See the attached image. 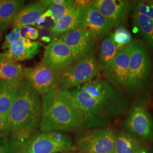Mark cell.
Listing matches in <instances>:
<instances>
[{"label": "cell", "mask_w": 153, "mask_h": 153, "mask_svg": "<svg viewBox=\"0 0 153 153\" xmlns=\"http://www.w3.org/2000/svg\"><path fill=\"white\" fill-rule=\"evenodd\" d=\"M83 129L102 127L123 115L129 99L105 79L96 78L69 90Z\"/></svg>", "instance_id": "obj_1"}, {"label": "cell", "mask_w": 153, "mask_h": 153, "mask_svg": "<svg viewBox=\"0 0 153 153\" xmlns=\"http://www.w3.org/2000/svg\"><path fill=\"white\" fill-rule=\"evenodd\" d=\"M42 110L41 95L24 79L9 113L11 139L22 142L38 132Z\"/></svg>", "instance_id": "obj_2"}, {"label": "cell", "mask_w": 153, "mask_h": 153, "mask_svg": "<svg viewBox=\"0 0 153 153\" xmlns=\"http://www.w3.org/2000/svg\"><path fill=\"white\" fill-rule=\"evenodd\" d=\"M81 123L69 90L55 88L42 95L41 132H68L80 129Z\"/></svg>", "instance_id": "obj_3"}, {"label": "cell", "mask_w": 153, "mask_h": 153, "mask_svg": "<svg viewBox=\"0 0 153 153\" xmlns=\"http://www.w3.org/2000/svg\"><path fill=\"white\" fill-rule=\"evenodd\" d=\"M10 141L24 153H60L74 149L71 137L61 131H38L24 141Z\"/></svg>", "instance_id": "obj_4"}, {"label": "cell", "mask_w": 153, "mask_h": 153, "mask_svg": "<svg viewBox=\"0 0 153 153\" xmlns=\"http://www.w3.org/2000/svg\"><path fill=\"white\" fill-rule=\"evenodd\" d=\"M129 76L126 91L136 94L142 90L151 75L152 64L142 42L133 39L129 45Z\"/></svg>", "instance_id": "obj_5"}, {"label": "cell", "mask_w": 153, "mask_h": 153, "mask_svg": "<svg viewBox=\"0 0 153 153\" xmlns=\"http://www.w3.org/2000/svg\"><path fill=\"white\" fill-rule=\"evenodd\" d=\"M100 70L95 50L61 69L59 88L69 90L95 78Z\"/></svg>", "instance_id": "obj_6"}, {"label": "cell", "mask_w": 153, "mask_h": 153, "mask_svg": "<svg viewBox=\"0 0 153 153\" xmlns=\"http://www.w3.org/2000/svg\"><path fill=\"white\" fill-rule=\"evenodd\" d=\"M115 135L109 128L85 129L77 133L76 148L80 153H114Z\"/></svg>", "instance_id": "obj_7"}, {"label": "cell", "mask_w": 153, "mask_h": 153, "mask_svg": "<svg viewBox=\"0 0 153 153\" xmlns=\"http://www.w3.org/2000/svg\"><path fill=\"white\" fill-rule=\"evenodd\" d=\"M124 126L127 131L145 141L153 137V123L147 107L142 103L133 104L126 114Z\"/></svg>", "instance_id": "obj_8"}, {"label": "cell", "mask_w": 153, "mask_h": 153, "mask_svg": "<svg viewBox=\"0 0 153 153\" xmlns=\"http://www.w3.org/2000/svg\"><path fill=\"white\" fill-rule=\"evenodd\" d=\"M24 79L40 95L59 88L60 71L49 68L42 64L30 68H23Z\"/></svg>", "instance_id": "obj_9"}, {"label": "cell", "mask_w": 153, "mask_h": 153, "mask_svg": "<svg viewBox=\"0 0 153 153\" xmlns=\"http://www.w3.org/2000/svg\"><path fill=\"white\" fill-rule=\"evenodd\" d=\"M128 46L119 50L114 59L102 71L105 80L120 92L126 91L127 88L129 59Z\"/></svg>", "instance_id": "obj_10"}, {"label": "cell", "mask_w": 153, "mask_h": 153, "mask_svg": "<svg viewBox=\"0 0 153 153\" xmlns=\"http://www.w3.org/2000/svg\"><path fill=\"white\" fill-rule=\"evenodd\" d=\"M79 28L98 39L104 38L113 29L109 22L96 9L90 4L77 6Z\"/></svg>", "instance_id": "obj_11"}, {"label": "cell", "mask_w": 153, "mask_h": 153, "mask_svg": "<svg viewBox=\"0 0 153 153\" xmlns=\"http://www.w3.org/2000/svg\"><path fill=\"white\" fill-rule=\"evenodd\" d=\"M90 4L109 22L112 28L124 24L131 11V2L126 0H93Z\"/></svg>", "instance_id": "obj_12"}, {"label": "cell", "mask_w": 153, "mask_h": 153, "mask_svg": "<svg viewBox=\"0 0 153 153\" xmlns=\"http://www.w3.org/2000/svg\"><path fill=\"white\" fill-rule=\"evenodd\" d=\"M59 39L71 50L74 62L94 50L98 40L90 33L80 28L65 33Z\"/></svg>", "instance_id": "obj_13"}, {"label": "cell", "mask_w": 153, "mask_h": 153, "mask_svg": "<svg viewBox=\"0 0 153 153\" xmlns=\"http://www.w3.org/2000/svg\"><path fill=\"white\" fill-rule=\"evenodd\" d=\"M74 62L71 50L59 38L52 39L46 47L41 64L51 69L61 71Z\"/></svg>", "instance_id": "obj_14"}, {"label": "cell", "mask_w": 153, "mask_h": 153, "mask_svg": "<svg viewBox=\"0 0 153 153\" xmlns=\"http://www.w3.org/2000/svg\"><path fill=\"white\" fill-rule=\"evenodd\" d=\"M43 44L22 37L16 41L4 42L2 48L7 59L15 61L33 59L40 52Z\"/></svg>", "instance_id": "obj_15"}, {"label": "cell", "mask_w": 153, "mask_h": 153, "mask_svg": "<svg viewBox=\"0 0 153 153\" xmlns=\"http://www.w3.org/2000/svg\"><path fill=\"white\" fill-rule=\"evenodd\" d=\"M47 0L39 1L24 6L16 14L12 22L13 28L35 26L37 21L48 9Z\"/></svg>", "instance_id": "obj_16"}, {"label": "cell", "mask_w": 153, "mask_h": 153, "mask_svg": "<svg viewBox=\"0 0 153 153\" xmlns=\"http://www.w3.org/2000/svg\"><path fill=\"white\" fill-rule=\"evenodd\" d=\"M143 147L142 140L128 131H120L115 135L114 153H136Z\"/></svg>", "instance_id": "obj_17"}, {"label": "cell", "mask_w": 153, "mask_h": 153, "mask_svg": "<svg viewBox=\"0 0 153 153\" xmlns=\"http://www.w3.org/2000/svg\"><path fill=\"white\" fill-rule=\"evenodd\" d=\"M23 0H0V29L5 31L25 6Z\"/></svg>", "instance_id": "obj_18"}, {"label": "cell", "mask_w": 153, "mask_h": 153, "mask_svg": "<svg viewBox=\"0 0 153 153\" xmlns=\"http://www.w3.org/2000/svg\"><path fill=\"white\" fill-rule=\"evenodd\" d=\"M131 18L145 43L153 51V20L134 11H131Z\"/></svg>", "instance_id": "obj_19"}, {"label": "cell", "mask_w": 153, "mask_h": 153, "mask_svg": "<svg viewBox=\"0 0 153 153\" xmlns=\"http://www.w3.org/2000/svg\"><path fill=\"white\" fill-rule=\"evenodd\" d=\"M21 83L8 82L0 79V113L9 116L11 105L16 96Z\"/></svg>", "instance_id": "obj_20"}, {"label": "cell", "mask_w": 153, "mask_h": 153, "mask_svg": "<svg viewBox=\"0 0 153 153\" xmlns=\"http://www.w3.org/2000/svg\"><path fill=\"white\" fill-rule=\"evenodd\" d=\"M119 50L113 39V32L110 33L102 42L98 57L100 69L103 71L114 59Z\"/></svg>", "instance_id": "obj_21"}, {"label": "cell", "mask_w": 153, "mask_h": 153, "mask_svg": "<svg viewBox=\"0 0 153 153\" xmlns=\"http://www.w3.org/2000/svg\"><path fill=\"white\" fill-rule=\"evenodd\" d=\"M0 79L20 83L24 79L23 68L18 62L7 59L0 66Z\"/></svg>", "instance_id": "obj_22"}, {"label": "cell", "mask_w": 153, "mask_h": 153, "mask_svg": "<svg viewBox=\"0 0 153 153\" xmlns=\"http://www.w3.org/2000/svg\"><path fill=\"white\" fill-rule=\"evenodd\" d=\"M80 22L78 8L62 16L56 21L53 31L55 35H62L70 31L79 28Z\"/></svg>", "instance_id": "obj_23"}, {"label": "cell", "mask_w": 153, "mask_h": 153, "mask_svg": "<svg viewBox=\"0 0 153 153\" xmlns=\"http://www.w3.org/2000/svg\"><path fill=\"white\" fill-rule=\"evenodd\" d=\"M113 39L119 51L128 47L133 40L131 33L123 26L117 27L113 32Z\"/></svg>", "instance_id": "obj_24"}, {"label": "cell", "mask_w": 153, "mask_h": 153, "mask_svg": "<svg viewBox=\"0 0 153 153\" xmlns=\"http://www.w3.org/2000/svg\"><path fill=\"white\" fill-rule=\"evenodd\" d=\"M131 11L153 20V0H137L131 2Z\"/></svg>", "instance_id": "obj_25"}, {"label": "cell", "mask_w": 153, "mask_h": 153, "mask_svg": "<svg viewBox=\"0 0 153 153\" xmlns=\"http://www.w3.org/2000/svg\"><path fill=\"white\" fill-rule=\"evenodd\" d=\"M48 3V9L52 12L53 16L56 20L58 21L62 16L69 13L75 9H76V4L75 1H71V2L64 5H56L51 4L47 0Z\"/></svg>", "instance_id": "obj_26"}, {"label": "cell", "mask_w": 153, "mask_h": 153, "mask_svg": "<svg viewBox=\"0 0 153 153\" xmlns=\"http://www.w3.org/2000/svg\"><path fill=\"white\" fill-rule=\"evenodd\" d=\"M56 21L50 9H48L40 16L35 25L38 30L52 29L54 28Z\"/></svg>", "instance_id": "obj_27"}, {"label": "cell", "mask_w": 153, "mask_h": 153, "mask_svg": "<svg viewBox=\"0 0 153 153\" xmlns=\"http://www.w3.org/2000/svg\"><path fill=\"white\" fill-rule=\"evenodd\" d=\"M10 126L9 116L0 113V139H6L10 135Z\"/></svg>", "instance_id": "obj_28"}, {"label": "cell", "mask_w": 153, "mask_h": 153, "mask_svg": "<svg viewBox=\"0 0 153 153\" xmlns=\"http://www.w3.org/2000/svg\"><path fill=\"white\" fill-rule=\"evenodd\" d=\"M22 37L30 40H35L39 38V30L30 26L19 28Z\"/></svg>", "instance_id": "obj_29"}, {"label": "cell", "mask_w": 153, "mask_h": 153, "mask_svg": "<svg viewBox=\"0 0 153 153\" xmlns=\"http://www.w3.org/2000/svg\"><path fill=\"white\" fill-rule=\"evenodd\" d=\"M38 30L39 38L40 40L45 43H50L52 40L53 36L55 35L52 29H42Z\"/></svg>", "instance_id": "obj_30"}, {"label": "cell", "mask_w": 153, "mask_h": 153, "mask_svg": "<svg viewBox=\"0 0 153 153\" xmlns=\"http://www.w3.org/2000/svg\"><path fill=\"white\" fill-rule=\"evenodd\" d=\"M0 153H10L8 141L6 139H0Z\"/></svg>", "instance_id": "obj_31"}, {"label": "cell", "mask_w": 153, "mask_h": 153, "mask_svg": "<svg viewBox=\"0 0 153 153\" xmlns=\"http://www.w3.org/2000/svg\"><path fill=\"white\" fill-rule=\"evenodd\" d=\"M49 3L56 5H64L71 2V0H48Z\"/></svg>", "instance_id": "obj_32"}, {"label": "cell", "mask_w": 153, "mask_h": 153, "mask_svg": "<svg viewBox=\"0 0 153 153\" xmlns=\"http://www.w3.org/2000/svg\"><path fill=\"white\" fill-rule=\"evenodd\" d=\"M136 153H152L150 151L149 149L148 148H146V147H143L140 150H139L138 152Z\"/></svg>", "instance_id": "obj_33"}, {"label": "cell", "mask_w": 153, "mask_h": 153, "mask_svg": "<svg viewBox=\"0 0 153 153\" xmlns=\"http://www.w3.org/2000/svg\"><path fill=\"white\" fill-rule=\"evenodd\" d=\"M7 57H6L5 54L4 53H0V66L1 64L3 62V61L7 59Z\"/></svg>", "instance_id": "obj_34"}, {"label": "cell", "mask_w": 153, "mask_h": 153, "mask_svg": "<svg viewBox=\"0 0 153 153\" xmlns=\"http://www.w3.org/2000/svg\"><path fill=\"white\" fill-rule=\"evenodd\" d=\"M76 153V152H64V153Z\"/></svg>", "instance_id": "obj_35"}, {"label": "cell", "mask_w": 153, "mask_h": 153, "mask_svg": "<svg viewBox=\"0 0 153 153\" xmlns=\"http://www.w3.org/2000/svg\"><path fill=\"white\" fill-rule=\"evenodd\" d=\"M1 33H2V31H1V30L0 29V37H1Z\"/></svg>", "instance_id": "obj_36"}]
</instances>
